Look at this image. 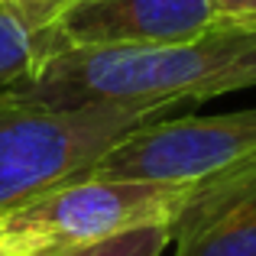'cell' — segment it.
I'll use <instances>...</instances> for the list:
<instances>
[{"mask_svg": "<svg viewBox=\"0 0 256 256\" xmlns=\"http://www.w3.org/2000/svg\"><path fill=\"white\" fill-rule=\"evenodd\" d=\"M52 56L49 30H36L23 13L0 0V94L26 88Z\"/></svg>", "mask_w": 256, "mask_h": 256, "instance_id": "cell-7", "label": "cell"}, {"mask_svg": "<svg viewBox=\"0 0 256 256\" xmlns=\"http://www.w3.org/2000/svg\"><path fill=\"white\" fill-rule=\"evenodd\" d=\"M182 110L175 104L46 107L0 94V214L88 178L133 130Z\"/></svg>", "mask_w": 256, "mask_h": 256, "instance_id": "cell-2", "label": "cell"}, {"mask_svg": "<svg viewBox=\"0 0 256 256\" xmlns=\"http://www.w3.org/2000/svg\"><path fill=\"white\" fill-rule=\"evenodd\" d=\"M211 0H72L49 26L52 52L188 42L214 26ZM52 56V58H56Z\"/></svg>", "mask_w": 256, "mask_h": 256, "instance_id": "cell-5", "label": "cell"}, {"mask_svg": "<svg viewBox=\"0 0 256 256\" xmlns=\"http://www.w3.org/2000/svg\"><path fill=\"white\" fill-rule=\"evenodd\" d=\"M246 88H256V30L214 20L211 30L188 42L58 52L30 84L13 94L46 107H188Z\"/></svg>", "mask_w": 256, "mask_h": 256, "instance_id": "cell-1", "label": "cell"}, {"mask_svg": "<svg viewBox=\"0 0 256 256\" xmlns=\"http://www.w3.org/2000/svg\"><path fill=\"white\" fill-rule=\"evenodd\" d=\"M211 6L220 23L256 30V0H211Z\"/></svg>", "mask_w": 256, "mask_h": 256, "instance_id": "cell-10", "label": "cell"}, {"mask_svg": "<svg viewBox=\"0 0 256 256\" xmlns=\"http://www.w3.org/2000/svg\"><path fill=\"white\" fill-rule=\"evenodd\" d=\"M169 246H172V224H150L56 256H162Z\"/></svg>", "mask_w": 256, "mask_h": 256, "instance_id": "cell-8", "label": "cell"}, {"mask_svg": "<svg viewBox=\"0 0 256 256\" xmlns=\"http://www.w3.org/2000/svg\"><path fill=\"white\" fill-rule=\"evenodd\" d=\"M172 256H256V159L194 185L172 220Z\"/></svg>", "mask_w": 256, "mask_h": 256, "instance_id": "cell-6", "label": "cell"}, {"mask_svg": "<svg viewBox=\"0 0 256 256\" xmlns=\"http://www.w3.org/2000/svg\"><path fill=\"white\" fill-rule=\"evenodd\" d=\"M256 159V107L230 114H178L124 136L91 175L143 182H204Z\"/></svg>", "mask_w": 256, "mask_h": 256, "instance_id": "cell-4", "label": "cell"}, {"mask_svg": "<svg viewBox=\"0 0 256 256\" xmlns=\"http://www.w3.org/2000/svg\"><path fill=\"white\" fill-rule=\"evenodd\" d=\"M4 4H10L16 13H23L36 30H49L72 0H4Z\"/></svg>", "mask_w": 256, "mask_h": 256, "instance_id": "cell-9", "label": "cell"}, {"mask_svg": "<svg viewBox=\"0 0 256 256\" xmlns=\"http://www.w3.org/2000/svg\"><path fill=\"white\" fill-rule=\"evenodd\" d=\"M0 256H20V253H13V250H6V246H0Z\"/></svg>", "mask_w": 256, "mask_h": 256, "instance_id": "cell-11", "label": "cell"}, {"mask_svg": "<svg viewBox=\"0 0 256 256\" xmlns=\"http://www.w3.org/2000/svg\"><path fill=\"white\" fill-rule=\"evenodd\" d=\"M198 182H143L88 175L0 214V246L56 256L150 224H172Z\"/></svg>", "mask_w": 256, "mask_h": 256, "instance_id": "cell-3", "label": "cell"}]
</instances>
